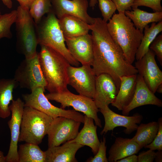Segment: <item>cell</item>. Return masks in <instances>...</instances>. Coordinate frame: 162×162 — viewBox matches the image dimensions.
<instances>
[{
  "instance_id": "obj_1",
  "label": "cell",
  "mask_w": 162,
  "mask_h": 162,
  "mask_svg": "<svg viewBox=\"0 0 162 162\" xmlns=\"http://www.w3.org/2000/svg\"><path fill=\"white\" fill-rule=\"evenodd\" d=\"M90 28L93 42V70L96 76L102 74L110 76L118 91L120 77L137 74L138 71L127 62L122 49L112 38L107 22L101 18H96Z\"/></svg>"
},
{
  "instance_id": "obj_2",
  "label": "cell",
  "mask_w": 162,
  "mask_h": 162,
  "mask_svg": "<svg viewBox=\"0 0 162 162\" xmlns=\"http://www.w3.org/2000/svg\"><path fill=\"white\" fill-rule=\"evenodd\" d=\"M38 55L46 83L45 89L49 93L68 90V69L70 64L67 60L57 52L45 46H41Z\"/></svg>"
},
{
  "instance_id": "obj_3",
  "label": "cell",
  "mask_w": 162,
  "mask_h": 162,
  "mask_svg": "<svg viewBox=\"0 0 162 162\" xmlns=\"http://www.w3.org/2000/svg\"><path fill=\"white\" fill-rule=\"evenodd\" d=\"M109 33L122 49L127 62L132 64L143 34L135 26L131 20L124 12L113 15L107 22Z\"/></svg>"
},
{
  "instance_id": "obj_4",
  "label": "cell",
  "mask_w": 162,
  "mask_h": 162,
  "mask_svg": "<svg viewBox=\"0 0 162 162\" xmlns=\"http://www.w3.org/2000/svg\"><path fill=\"white\" fill-rule=\"evenodd\" d=\"M36 28L38 44L53 49L62 55L70 65L79 66L80 63L73 57L66 46L58 19L52 11L43 17L36 25Z\"/></svg>"
},
{
  "instance_id": "obj_5",
  "label": "cell",
  "mask_w": 162,
  "mask_h": 162,
  "mask_svg": "<svg viewBox=\"0 0 162 162\" xmlns=\"http://www.w3.org/2000/svg\"><path fill=\"white\" fill-rule=\"evenodd\" d=\"M16 24L17 46L25 58H32L37 56L38 44L36 25L29 9L19 6L16 10Z\"/></svg>"
},
{
  "instance_id": "obj_6",
  "label": "cell",
  "mask_w": 162,
  "mask_h": 162,
  "mask_svg": "<svg viewBox=\"0 0 162 162\" xmlns=\"http://www.w3.org/2000/svg\"><path fill=\"white\" fill-rule=\"evenodd\" d=\"M53 118L32 107L24 106L18 142L38 145L47 134Z\"/></svg>"
},
{
  "instance_id": "obj_7",
  "label": "cell",
  "mask_w": 162,
  "mask_h": 162,
  "mask_svg": "<svg viewBox=\"0 0 162 162\" xmlns=\"http://www.w3.org/2000/svg\"><path fill=\"white\" fill-rule=\"evenodd\" d=\"M45 88L39 87L31 91V93L22 95L24 106L32 107L54 118L65 117L83 123L84 116L74 110H66L52 105L44 94Z\"/></svg>"
},
{
  "instance_id": "obj_8",
  "label": "cell",
  "mask_w": 162,
  "mask_h": 162,
  "mask_svg": "<svg viewBox=\"0 0 162 162\" xmlns=\"http://www.w3.org/2000/svg\"><path fill=\"white\" fill-rule=\"evenodd\" d=\"M45 95L49 100L60 103L62 109L71 106L75 110L83 113L93 118L96 125L102 128L101 120L98 115L99 110L93 99L74 94L68 89L60 92L49 93Z\"/></svg>"
},
{
  "instance_id": "obj_9",
  "label": "cell",
  "mask_w": 162,
  "mask_h": 162,
  "mask_svg": "<svg viewBox=\"0 0 162 162\" xmlns=\"http://www.w3.org/2000/svg\"><path fill=\"white\" fill-rule=\"evenodd\" d=\"M14 79L21 88L31 91L39 87H45L46 82L43 75L38 54L32 58H25L16 69Z\"/></svg>"
},
{
  "instance_id": "obj_10",
  "label": "cell",
  "mask_w": 162,
  "mask_h": 162,
  "mask_svg": "<svg viewBox=\"0 0 162 162\" xmlns=\"http://www.w3.org/2000/svg\"><path fill=\"white\" fill-rule=\"evenodd\" d=\"M81 123L65 117L53 118L47 134L48 147L59 146L74 139Z\"/></svg>"
},
{
  "instance_id": "obj_11",
  "label": "cell",
  "mask_w": 162,
  "mask_h": 162,
  "mask_svg": "<svg viewBox=\"0 0 162 162\" xmlns=\"http://www.w3.org/2000/svg\"><path fill=\"white\" fill-rule=\"evenodd\" d=\"M68 85L79 94L93 99L96 76L91 66L82 65L79 67L70 65L68 69Z\"/></svg>"
},
{
  "instance_id": "obj_12",
  "label": "cell",
  "mask_w": 162,
  "mask_h": 162,
  "mask_svg": "<svg viewBox=\"0 0 162 162\" xmlns=\"http://www.w3.org/2000/svg\"><path fill=\"white\" fill-rule=\"evenodd\" d=\"M11 114V119L8 124L10 132V141L6 162H18V143L21 124L24 107V101L20 98L13 100L10 105Z\"/></svg>"
},
{
  "instance_id": "obj_13",
  "label": "cell",
  "mask_w": 162,
  "mask_h": 162,
  "mask_svg": "<svg viewBox=\"0 0 162 162\" xmlns=\"http://www.w3.org/2000/svg\"><path fill=\"white\" fill-rule=\"evenodd\" d=\"M155 56L154 52L149 49L141 59L136 60L134 66L138 74L154 93L158 86L162 83V72L155 61Z\"/></svg>"
},
{
  "instance_id": "obj_14",
  "label": "cell",
  "mask_w": 162,
  "mask_h": 162,
  "mask_svg": "<svg viewBox=\"0 0 162 162\" xmlns=\"http://www.w3.org/2000/svg\"><path fill=\"white\" fill-rule=\"evenodd\" d=\"M99 111L103 115L105 121L104 128L100 133L101 135L119 126L125 128L124 133L129 134L136 130L138 126L137 124H140L143 119L142 116L138 113L131 116L122 115L113 111L109 106L99 109Z\"/></svg>"
},
{
  "instance_id": "obj_15",
  "label": "cell",
  "mask_w": 162,
  "mask_h": 162,
  "mask_svg": "<svg viewBox=\"0 0 162 162\" xmlns=\"http://www.w3.org/2000/svg\"><path fill=\"white\" fill-rule=\"evenodd\" d=\"M52 11L58 19L68 14L76 16L89 24H93L95 18L91 16L87 11L88 0H50Z\"/></svg>"
},
{
  "instance_id": "obj_16",
  "label": "cell",
  "mask_w": 162,
  "mask_h": 162,
  "mask_svg": "<svg viewBox=\"0 0 162 162\" xmlns=\"http://www.w3.org/2000/svg\"><path fill=\"white\" fill-rule=\"evenodd\" d=\"M67 48L73 57L82 65L92 66L93 59L91 34L65 38Z\"/></svg>"
},
{
  "instance_id": "obj_17",
  "label": "cell",
  "mask_w": 162,
  "mask_h": 162,
  "mask_svg": "<svg viewBox=\"0 0 162 162\" xmlns=\"http://www.w3.org/2000/svg\"><path fill=\"white\" fill-rule=\"evenodd\" d=\"M118 90L112 77L106 74L96 76L93 99L97 107L102 109L114 100Z\"/></svg>"
},
{
  "instance_id": "obj_18",
  "label": "cell",
  "mask_w": 162,
  "mask_h": 162,
  "mask_svg": "<svg viewBox=\"0 0 162 162\" xmlns=\"http://www.w3.org/2000/svg\"><path fill=\"white\" fill-rule=\"evenodd\" d=\"M152 105L161 107L162 100L148 88L142 78L137 74L135 93L130 103L122 110V115L128 116L134 109L142 106Z\"/></svg>"
},
{
  "instance_id": "obj_19",
  "label": "cell",
  "mask_w": 162,
  "mask_h": 162,
  "mask_svg": "<svg viewBox=\"0 0 162 162\" xmlns=\"http://www.w3.org/2000/svg\"><path fill=\"white\" fill-rule=\"evenodd\" d=\"M83 146L77 142L68 141L61 146L48 147L45 151V162H77L76 153Z\"/></svg>"
},
{
  "instance_id": "obj_20",
  "label": "cell",
  "mask_w": 162,
  "mask_h": 162,
  "mask_svg": "<svg viewBox=\"0 0 162 162\" xmlns=\"http://www.w3.org/2000/svg\"><path fill=\"white\" fill-rule=\"evenodd\" d=\"M137 76L136 74L120 77V86L112 106L122 111L130 103L135 93Z\"/></svg>"
},
{
  "instance_id": "obj_21",
  "label": "cell",
  "mask_w": 162,
  "mask_h": 162,
  "mask_svg": "<svg viewBox=\"0 0 162 162\" xmlns=\"http://www.w3.org/2000/svg\"><path fill=\"white\" fill-rule=\"evenodd\" d=\"M84 118L83 128L74 139L69 141L77 142L83 146H89L95 155L100 143L97 133V127L94 125L93 118L85 115Z\"/></svg>"
},
{
  "instance_id": "obj_22",
  "label": "cell",
  "mask_w": 162,
  "mask_h": 162,
  "mask_svg": "<svg viewBox=\"0 0 162 162\" xmlns=\"http://www.w3.org/2000/svg\"><path fill=\"white\" fill-rule=\"evenodd\" d=\"M141 148L132 139L117 137L109 151L108 161L116 162L126 157L137 153Z\"/></svg>"
},
{
  "instance_id": "obj_23",
  "label": "cell",
  "mask_w": 162,
  "mask_h": 162,
  "mask_svg": "<svg viewBox=\"0 0 162 162\" xmlns=\"http://www.w3.org/2000/svg\"><path fill=\"white\" fill-rule=\"evenodd\" d=\"M58 21L64 38L84 35L88 33L90 30V24L73 15H64Z\"/></svg>"
},
{
  "instance_id": "obj_24",
  "label": "cell",
  "mask_w": 162,
  "mask_h": 162,
  "mask_svg": "<svg viewBox=\"0 0 162 162\" xmlns=\"http://www.w3.org/2000/svg\"><path fill=\"white\" fill-rule=\"evenodd\" d=\"M18 85L14 79H0V117L6 118L10 115V104L13 99V93Z\"/></svg>"
},
{
  "instance_id": "obj_25",
  "label": "cell",
  "mask_w": 162,
  "mask_h": 162,
  "mask_svg": "<svg viewBox=\"0 0 162 162\" xmlns=\"http://www.w3.org/2000/svg\"><path fill=\"white\" fill-rule=\"evenodd\" d=\"M124 14L132 21L135 27L142 32L149 23L162 21V12L149 13L137 8L126 11Z\"/></svg>"
},
{
  "instance_id": "obj_26",
  "label": "cell",
  "mask_w": 162,
  "mask_h": 162,
  "mask_svg": "<svg viewBox=\"0 0 162 162\" xmlns=\"http://www.w3.org/2000/svg\"><path fill=\"white\" fill-rule=\"evenodd\" d=\"M144 34L136 51L135 59H141L148 51L149 46L157 35L162 31V21L157 23L152 22L151 26L147 25L144 29Z\"/></svg>"
},
{
  "instance_id": "obj_27",
  "label": "cell",
  "mask_w": 162,
  "mask_h": 162,
  "mask_svg": "<svg viewBox=\"0 0 162 162\" xmlns=\"http://www.w3.org/2000/svg\"><path fill=\"white\" fill-rule=\"evenodd\" d=\"M18 162H45V152L38 145L27 143L20 145L18 150Z\"/></svg>"
},
{
  "instance_id": "obj_28",
  "label": "cell",
  "mask_w": 162,
  "mask_h": 162,
  "mask_svg": "<svg viewBox=\"0 0 162 162\" xmlns=\"http://www.w3.org/2000/svg\"><path fill=\"white\" fill-rule=\"evenodd\" d=\"M158 127V122H156L141 124L132 139L142 148L152 142L157 134Z\"/></svg>"
},
{
  "instance_id": "obj_29",
  "label": "cell",
  "mask_w": 162,
  "mask_h": 162,
  "mask_svg": "<svg viewBox=\"0 0 162 162\" xmlns=\"http://www.w3.org/2000/svg\"><path fill=\"white\" fill-rule=\"evenodd\" d=\"M29 11L35 23L38 24L45 14L52 11L50 0H34Z\"/></svg>"
},
{
  "instance_id": "obj_30",
  "label": "cell",
  "mask_w": 162,
  "mask_h": 162,
  "mask_svg": "<svg viewBox=\"0 0 162 162\" xmlns=\"http://www.w3.org/2000/svg\"><path fill=\"white\" fill-rule=\"evenodd\" d=\"M16 10L2 15L0 17V40L3 38L12 37L10 28L15 23L17 17Z\"/></svg>"
},
{
  "instance_id": "obj_31",
  "label": "cell",
  "mask_w": 162,
  "mask_h": 162,
  "mask_svg": "<svg viewBox=\"0 0 162 162\" xmlns=\"http://www.w3.org/2000/svg\"><path fill=\"white\" fill-rule=\"evenodd\" d=\"M103 20L107 22L116 10L112 0H97Z\"/></svg>"
},
{
  "instance_id": "obj_32",
  "label": "cell",
  "mask_w": 162,
  "mask_h": 162,
  "mask_svg": "<svg viewBox=\"0 0 162 162\" xmlns=\"http://www.w3.org/2000/svg\"><path fill=\"white\" fill-rule=\"evenodd\" d=\"M161 0H134L132 8L144 6L152 9L154 12H162Z\"/></svg>"
},
{
  "instance_id": "obj_33",
  "label": "cell",
  "mask_w": 162,
  "mask_h": 162,
  "mask_svg": "<svg viewBox=\"0 0 162 162\" xmlns=\"http://www.w3.org/2000/svg\"><path fill=\"white\" fill-rule=\"evenodd\" d=\"M106 138L104 136L100 142L98 150L93 157H91L87 160L88 162H108L106 156Z\"/></svg>"
},
{
  "instance_id": "obj_34",
  "label": "cell",
  "mask_w": 162,
  "mask_h": 162,
  "mask_svg": "<svg viewBox=\"0 0 162 162\" xmlns=\"http://www.w3.org/2000/svg\"><path fill=\"white\" fill-rule=\"evenodd\" d=\"M158 122L159 127L157 134L152 142L144 147L145 148H148L153 151L162 150V117L159 118Z\"/></svg>"
},
{
  "instance_id": "obj_35",
  "label": "cell",
  "mask_w": 162,
  "mask_h": 162,
  "mask_svg": "<svg viewBox=\"0 0 162 162\" xmlns=\"http://www.w3.org/2000/svg\"><path fill=\"white\" fill-rule=\"evenodd\" d=\"M149 49L156 56L160 65H162V34L157 36L150 45Z\"/></svg>"
},
{
  "instance_id": "obj_36",
  "label": "cell",
  "mask_w": 162,
  "mask_h": 162,
  "mask_svg": "<svg viewBox=\"0 0 162 162\" xmlns=\"http://www.w3.org/2000/svg\"><path fill=\"white\" fill-rule=\"evenodd\" d=\"M118 12H124L132 10L134 0H112Z\"/></svg>"
},
{
  "instance_id": "obj_37",
  "label": "cell",
  "mask_w": 162,
  "mask_h": 162,
  "mask_svg": "<svg viewBox=\"0 0 162 162\" xmlns=\"http://www.w3.org/2000/svg\"><path fill=\"white\" fill-rule=\"evenodd\" d=\"M156 152L150 149L140 152L138 156V162H152L154 160Z\"/></svg>"
},
{
  "instance_id": "obj_38",
  "label": "cell",
  "mask_w": 162,
  "mask_h": 162,
  "mask_svg": "<svg viewBox=\"0 0 162 162\" xmlns=\"http://www.w3.org/2000/svg\"><path fill=\"white\" fill-rule=\"evenodd\" d=\"M117 162H138V156L132 154L118 160Z\"/></svg>"
},
{
  "instance_id": "obj_39",
  "label": "cell",
  "mask_w": 162,
  "mask_h": 162,
  "mask_svg": "<svg viewBox=\"0 0 162 162\" xmlns=\"http://www.w3.org/2000/svg\"><path fill=\"white\" fill-rule=\"evenodd\" d=\"M17 1L20 4V6L22 7L29 9L31 4L34 0H15Z\"/></svg>"
},
{
  "instance_id": "obj_40",
  "label": "cell",
  "mask_w": 162,
  "mask_h": 162,
  "mask_svg": "<svg viewBox=\"0 0 162 162\" xmlns=\"http://www.w3.org/2000/svg\"><path fill=\"white\" fill-rule=\"evenodd\" d=\"M154 160L155 162H162V150L158 151L156 152V155Z\"/></svg>"
},
{
  "instance_id": "obj_41",
  "label": "cell",
  "mask_w": 162,
  "mask_h": 162,
  "mask_svg": "<svg viewBox=\"0 0 162 162\" xmlns=\"http://www.w3.org/2000/svg\"><path fill=\"white\" fill-rule=\"evenodd\" d=\"M3 3L8 8L10 9L12 7V3L11 0H2Z\"/></svg>"
},
{
  "instance_id": "obj_42",
  "label": "cell",
  "mask_w": 162,
  "mask_h": 162,
  "mask_svg": "<svg viewBox=\"0 0 162 162\" xmlns=\"http://www.w3.org/2000/svg\"><path fill=\"white\" fill-rule=\"evenodd\" d=\"M0 162H6V157L3 153L0 150Z\"/></svg>"
},
{
  "instance_id": "obj_43",
  "label": "cell",
  "mask_w": 162,
  "mask_h": 162,
  "mask_svg": "<svg viewBox=\"0 0 162 162\" xmlns=\"http://www.w3.org/2000/svg\"><path fill=\"white\" fill-rule=\"evenodd\" d=\"M98 3L97 0H90L89 5L90 7L94 8Z\"/></svg>"
},
{
  "instance_id": "obj_44",
  "label": "cell",
  "mask_w": 162,
  "mask_h": 162,
  "mask_svg": "<svg viewBox=\"0 0 162 162\" xmlns=\"http://www.w3.org/2000/svg\"><path fill=\"white\" fill-rule=\"evenodd\" d=\"M156 92L159 93H162V83L158 86L157 88Z\"/></svg>"
},
{
  "instance_id": "obj_45",
  "label": "cell",
  "mask_w": 162,
  "mask_h": 162,
  "mask_svg": "<svg viewBox=\"0 0 162 162\" xmlns=\"http://www.w3.org/2000/svg\"><path fill=\"white\" fill-rule=\"evenodd\" d=\"M1 15H2V14H1V13L0 11V17L1 16Z\"/></svg>"
}]
</instances>
